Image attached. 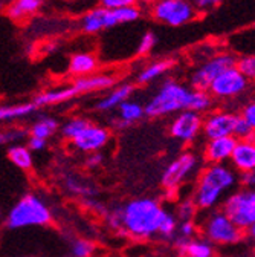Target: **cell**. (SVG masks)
<instances>
[{
  "label": "cell",
  "instance_id": "1",
  "mask_svg": "<svg viewBox=\"0 0 255 257\" xmlns=\"http://www.w3.org/2000/svg\"><path fill=\"white\" fill-rule=\"evenodd\" d=\"M237 184V173L232 167L226 164H209L200 172L191 201L200 210H212Z\"/></svg>",
  "mask_w": 255,
  "mask_h": 257
},
{
  "label": "cell",
  "instance_id": "2",
  "mask_svg": "<svg viewBox=\"0 0 255 257\" xmlns=\"http://www.w3.org/2000/svg\"><path fill=\"white\" fill-rule=\"evenodd\" d=\"M167 210L156 199H133L122 207V230L135 239L157 236Z\"/></svg>",
  "mask_w": 255,
  "mask_h": 257
},
{
  "label": "cell",
  "instance_id": "3",
  "mask_svg": "<svg viewBox=\"0 0 255 257\" xmlns=\"http://www.w3.org/2000/svg\"><path fill=\"white\" fill-rule=\"evenodd\" d=\"M191 89L176 81L174 78H167L151 100L144 106V113L151 118L167 116L188 110Z\"/></svg>",
  "mask_w": 255,
  "mask_h": 257
},
{
  "label": "cell",
  "instance_id": "4",
  "mask_svg": "<svg viewBox=\"0 0 255 257\" xmlns=\"http://www.w3.org/2000/svg\"><path fill=\"white\" fill-rule=\"evenodd\" d=\"M52 222V211L48 204L36 196L25 195L8 213L7 225L11 230H22L29 227H43Z\"/></svg>",
  "mask_w": 255,
  "mask_h": 257
},
{
  "label": "cell",
  "instance_id": "5",
  "mask_svg": "<svg viewBox=\"0 0 255 257\" xmlns=\"http://www.w3.org/2000/svg\"><path fill=\"white\" fill-rule=\"evenodd\" d=\"M141 17V8L138 5L125 7L119 10H106L103 7L93 8L81 19V29L86 34H98L104 29L115 28L118 25L132 23Z\"/></svg>",
  "mask_w": 255,
  "mask_h": 257
},
{
  "label": "cell",
  "instance_id": "6",
  "mask_svg": "<svg viewBox=\"0 0 255 257\" xmlns=\"http://www.w3.org/2000/svg\"><path fill=\"white\" fill-rule=\"evenodd\" d=\"M221 202H223L221 211L243 233L255 227V191L253 190L241 188L238 191L229 193Z\"/></svg>",
  "mask_w": 255,
  "mask_h": 257
},
{
  "label": "cell",
  "instance_id": "7",
  "mask_svg": "<svg viewBox=\"0 0 255 257\" xmlns=\"http://www.w3.org/2000/svg\"><path fill=\"white\" fill-rule=\"evenodd\" d=\"M150 13L156 22L173 28L188 25L199 16L189 0H156Z\"/></svg>",
  "mask_w": 255,
  "mask_h": 257
},
{
  "label": "cell",
  "instance_id": "8",
  "mask_svg": "<svg viewBox=\"0 0 255 257\" xmlns=\"http://www.w3.org/2000/svg\"><path fill=\"white\" fill-rule=\"evenodd\" d=\"M203 233L208 242L217 245H232L244 237V233L221 210L209 213L203 222Z\"/></svg>",
  "mask_w": 255,
  "mask_h": 257
},
{
  "label": "cell",
  "instance_id": "9",
  "mask_svg": "<svg viewBox=\"0 0 255 257\" xmlns=\"http://www.w3.org/2000/svg\"><path fill=\"white\" fill-rule=\"evenodd\" d=\"M197 169H199V159L194 153L185 152L179 155L174 161H171L167 166L161 179L162 187L167 191L174 193L179 187L183 185V182H186L196 173Z\"/></svg>",
  "mask_w": 255,
  "mask_h": 257
},
{
  "label": "cell",
  "instance_id": "10",
  "mask_svg": "<svg viewBox=\"0 0 255 257\" xmlns=\"http://www.w3.org/2000/svg\"><path fill=\"white\" fill-rule=\"evenodd\" d=\"M249 86H250V80H247L243 74H240L234 66L223 71L212 80L208 93L217 100H232L235 96L244 93L249 89Z\"/></svg>",
  "mask_w": 255,
  "mask_h": 257
},
{
  "label": "cell",
  "instance_id": "11",
  "mask_svg": "<svg viewBox=\"0 0 255 257\" xmlns=\"http://www.w3.org/2000/svg\"><path fill=\"white\" fill-rule=\"evenodd\" d=\"M235 55L229 54V52H221L217 54L211 58H208L200 68H197L194 71V74L191 75L189 83L191 87L196 89V90H205L208 92L209 84L212 83V80L221 74L223 71H226L229 68L235 66Z\"/></svg>",
  "mask_w": 255,
  "mask_h": 257
},
{
  "label": "cell",
  "instance_id": "12",
  "mask_svg": "<svg viewBox=\"0 0 255 257\" xmlns=\"http://www.w3.org/2000/svg\"><path fill=\"white\" fill-rule=\"evenodd\" d=\"M203 116L193 110H182L176 115L170 125V134L174 140L182 143H193L202 132Z\"/></svg>",
  "mask_w": 255,
  "mask_h": 257
},
{
  "label": "cell",
  "instance_id": "13",
  "mask_svg": "<svg viewBox=\"0 0 255 257\" xmlns=\"http://www.w3.org/2000/svg\"><path fill=\"white\" fill-rule=\"evenodd\" d=\"M235 113L217 110L209 113L203 118L202 132L208 140L221 138V137H232L234 124H235Z\"/></svg>",
  "mask_w": 255,
  "mask_h": 257
},
{
  "label": "cell",
  "instance_id": "14",
  "mask_svg": "<svg viewBox=\"0 0 255 257\" xmlns=\"http://www.w3.org/2000/svg\"><path fill=\"white\" fill-rule=\"evenodd\" d=\"M110 138V134L106 127L89 124L84 131L72 140L75 149L84 153H93L103 149Z\"/></svg>",
  "mask_w": 255,
  "mask_h": 257
},
{
  "label": "cell",
  "instance_id": "15",
  "mask_svg": "<svg viewBox=\"0 0 255 257\" xmlns=\"http://www.w3.org/2000/svg\"><path fill=\"white\" fill-rule=\"evenodd\" d=\"M237 140L234 137H221L208 140L205 150H203V159L208 164H226L231 153L234 150Z\"/></svg>",
  "mask_w": 255,
  "mask_h": 257
},
{
  "label": "cell",
  "instance_id": "16",
  "mask_svg": "<svg viewBox=\"0 0 255 257\" xmlns=\"http://www.w3.org/2000/svg\"><path fill=\"white\" fill-rule=\"evenodd\" d=\"M232 169L238 172H253L255 170V144L247 140H237L234 150L231 153Z\"/></svg>",
  "mask_w": 255,
  "mask_h": 257
},
{
  "label": "cell",
  "instance_id": "17",
  "mask_svg": "<svg viewBox=\"0 0 255 257\" xmlns=\"http://www.w3.org/2000/svg\"><path fill=\"white\" fill-rule=\"evenodd\" d=\"M116 78L109 75V74H90L84 77H78L72 86L74 92L77 95L80 93H89V92H98V90H106L115 86Z\"/></svg>",
  "mask_w": 255,
  "mask_h": 257
},
{
  "label": "cell",
  "instance_id": "18",
  "mask_svg": "<svg viewBox=\"0 0 255 257\" xmlns=\"http://www.w3.org/2000/svg\"><path fill=\"white\" fill-rule=\"evenodd\" d=\"M133 90H135V86L130 83L119 84V86L113 87L106 96H103V98L97 103V109L101 112H109V110L119 107V104H122L125 100L130 98Z\"/></svg>",
  "mask_w": 255,
  "mask_h": 257
},
{
  "label": "cell",
  "instance_id": "19",
  "mask_svg": "<svg viewBox=\"0 0 255 257\" xmlns=\"http://www.w3.org/2000/svg\"><path fill=\"white\" fill-rule=\"evenodd\" d=\"M176 248L183 257H212V245L208 240L176 237Z\"/></svg>",
  "mask_w": 255,
  "mask_h": 257
},
{
  "label": "cell",
  "instance_id": "20",
  "mask_svg": "<svg viewBox=\"0 0 255 257\" xmlns=\"http://www.w3.org/2000/svg\"><path fill=\"white\" fill-rule=\"evenodd\" d=\"M97 68L98 60L90 52H77L69 60V74L77 78L93 74Z\"/></svg>",
  "mask_w": 255,
  "mask_h": 257
},
{
  "label": "cell",
  "instance_id": "21",
  "mask_svg": "<svg viewBox=\"0 0 255 257\" xmlns=\"http://www.w3.org/2000/svg\"><path fill=\"white\" fill-rule=\"evenodd\" d=\"M74 96H77V93L74 92L72 86L58 87V89H51V90H45V92L39 93L34 98L33 104L36 107H46V106H52V104L66 103V101L72 100Z\"/></svg>",
  "mask_w": 255,
  "mask_h": 257
},
{
  "label": "cell",
  "instance_id": "22",
  "mask_svg": "<svg viewBox=\"0 0 255 257\" xmlns=\"http://www.w3.org/2000/svg\"><path fill=\"white\" fill-rule=\"evenodd\" d=\"M174 66V60H157L151 61L138 74V83L139 84H148L157 78H161L164 74H167Z\"/></svg>",
  "mask_w": 255,
  "mask_h": 257
},
{
  "label": "cell",
  "instance_id": "23",
  "mask_svg": "<svg viewBox=\"0 0 255 257\" xmlns=\"http://www.w3.org/2000/svg\"><path fill=\"white\" fill-rule=\"evenodd\" d=\"M43 5V0H14L11 7L8 8V16L16 20H25L26 17L39 13Z\"/></svg>",
  "mask_w": 255,
  "mask_h": 257
},
{
  "label": "cell",
  "instance_id": "24",
  "mask_svg": "<svg viewBox=\"0 0 255 257\" xmlns=\"http://www.w3.org/2000/svg\"><path fill=\"white\" fill-rule=\"evenodd\" d=\"M36 106L33 103H19V104H4L0 106V122L16 121L29 116L36 112Z\"/></svg>",
  "mask_w": 255,
  "mask_h": 257
},
{
  "label": "cell",
  "instance_id": "25",
  "mask_svg": "<svg viewBox=\"0 0 255 257\" xmlns=\"http://www.w3.org/2000/svg\"><path fill=\"white\" fill-rule=\"evenodd\" d=\"M58 131V121L51 116H42L39 118L29 128V137H36L42 140H49L55 132Z\"/></svg>",
  "mask_w": 255,
  "mask_h": 257
},
{
  "label": "cell",
  "instance_id": "26",
  "mask_svg": "<svg viewBox=\"0 0 255 257\" xmlns=\"http://www.w3.org/2000/svg\"><path fill=\"white\" fill-rule=\"evenodd\" d=\"M8 158L16 167L22 170H29L33 167V152L26 146L11 144V147L8 149Z\"/></svg>",
  "mask_w": 255,
  "mask_h": 257
},
{
  "label": "cell",
  "instance_id": "27",
  "mask_svg": "<svg viewBox=\"0 0 255 257\" xmlns=\"http://www.w3.org/2000/svg\"><path fill=\"white\" fill-rule=\"evenodd\" d=\"M119 119L125 121L127 124H133L139 119L144 118V106H141L136 101L132 100H125L122 104H119Z\"/></svg>",
  "mask_w": 255,
  "mask_h": 257
},
{
  "label": "cell",
  "instance_id": "28",
  "mask_svg": "<svg viewBox=\"0 0 255 257\" xmlns=\"http://www.w3.org/2000/svg\"><path fill=\"white\" fill-rule=\"evenodd\" d=\"M211 106H212V96L208 92L191 89L188 110H193V112H197V113H203V112L209 110Z\"/></svg>",
  "mask_w": 255,
  "mask_h": 257
},
{
  "label": "cell",
  "instance_id": "29",
  "mask_svg": "<svg viewBox=\"0 0 255 257\" xmlns=\"http://www.w3.org/2000/svg\"><path fill=\"white\" fill-rule=\"evenodd\" d=\"M90 124L89 119L86 118H81V116H75V118H71L65 125H63V135H65L68 140H74L75 137H78L84 128Z\"/></svg>",
  "mask_w": 255,
  "mask_h": 257
},
{
  "label": "cell",
  "instance_id": "30",
  "mask_svg": "<svg viewBox=\"0 0 255 257\" xmlns=\"http://www.w3.org/2000/svg\"><path fill=\"white\" fill-rule=\"evenodd\" d=\"M177 219L173 213L167 211L162 222H161V227H159V233L157 236H161L162 239H174L176 237V233H177Z\"/></svg>",
  "mask_w": 255,
  "mask_h": 257
},
{
  "label": "cell",
  "instance_id": "31",
  "mask_svg": "<svg viewBox=\"0 0 255 257\" xmlns=\"http://www.w3.org/2000/svg\"><path fill=\"white\" fill-rule=\"evenodd\" d=\"M253 135H255V127L249 125L240 115H237L235 116V124H234V131H232V137L235 140L253 141Z\"/></svg>",
  "mask_w": 255,
  "mask_h": 257
},
{
  "label": "cell",
  "instance_id": "32",
  "mask_svg": "<svg viewBox=\"0 0 255 257\" xmlns=\"http://www.w3.org/2000/svg\"><path fill=\"white\" fill-rule=\"evenodd\" d=\"M235 68L247 80H252L255 77V57L253 55H243V57L237 58Z\"/></svg>",
  "mask_w": 255,
  "mask_h": 257
},
{
  "label": "cell",
  "instance_id": "33",
  "mask_svg": "<svg viewBox=\"0 0 255 257\" xmlns=\"http://www.w3.org/2000/svg\"><path fill=\"white\" fill-rule=\"evenodd\" d=\"M66 187L75 193V195H80V196H93L95 193V188H92L89 184H86L84 181L78 179V178H68L66 179Z\"/></svg>",
  "mask_w": 255,
  "mask_h": 257
},
{
  "label": "cell",
  "instance_id": "34",
  "mask_svg": "<svg viewBox=\"0 0 255 257\" xmlns=\"http://www.w3.org/2000/svg\"><path fill=\"white\" fill-rule=\"evenodd\" d=\"M26 132L22 128H2L0 131V146H11L25 138Z\"/></svg>",
  "mask_w": 255,
  "mask_h": 257
},
{
  "label": "cell",
  "instance_id": "35",
  "mask_svg": "<svg viewBox=\"0 0 255 257\" xmlns=\"http://www.w3.org/2000/svg\"><path fill=\"white\" fill-rule=\"evenodd\" d=\"M71 251H72L74 257H90L95 251V245L90 240L78 239L72 243Z\"/></svg>",
  "mask_w": 255,
  "mask_h": 257
},
{
  "label": "cell",
  "instance_id": "36",
  "mask_svg": "<svg viewBox=\"0 0 255 257\" xmlns=\"http://www.w3.org/2000/svg\"><path fill=\"white\" fill-rule=\"evenodd\" d=\"M196 211H197V207L194 205L193 201H183L177 210H176V219H179L180 222L182 220H193V217L196 216Z\"/></svg>",
  "mask_w": 255,
  "mask_h": 257
},
{
  "label": "cell",
  "instance_id": "37",
  "mask_svg": "<svg viewBox=\"0 0 255 257\" xmlns=\"http://www.w3.org/2000/svg\"><path fill=\"white\" fill-rule=\"evenodd\" d=\"M154 45H156V36L153 34L151 31H147L145 34L141 37V42H139V45H138L136 54L141 55V57H142V55H148V54L153 51Z\"/></svg>",
  "mask_w": 255,
  "mask_h": 257
},
{
  "label": "cell",
  "instance_id": "38",
  "mask_svg": "<svg viewBox=\"0 0 255 257\" xmlns=\"http://www.w3.org/2000/svg\"><path fill=\"white\" fill-rule=\"evenodd\" d=\"M189 2L193 4V7L196 8L197 13L205 14V13L212 11L217 7H220L223 2H225V0H189Z\"/></svg>",
  "mask_w": 255,
  "mask_h": 257
},
{
  "label": "cell",
  "instance_id": "39",
  "mask_svg": "<svg viewBox=\"0 0 255 257\" xmlns=\"http://www.w3.org/2000/svg\"><path fill=\"white\" fill-rule=\"evenodd\" d=\"M132 5H136V0H100V7L106 10H119Z\"/></svg>",
  "mask_w": 255,
  "mask_h": 257
},
{
  "label": "cell",
  "instance_id": "40",
  "mask_svg": "<svg viewBox=\"0 0 255 257\" xmlns=\"http://www.w3.org/2000/svg\"><path fill=\"white\" fill-rule=\"evenodd\" d=\"M177 233H179L180 237L191 239V237H193V234L196 233V223L193 220H182L177 225Z\"/></svg>",
  "mask_w": 255,
  "mask_h": 257
},
{
  "label": "cell",
  "instance_id": "41",
  "mask_svg": "<svg viewBox=\"0 0 255 257\" xmlns=\"http://www.w3.org/2000/svg\"><path fill=\"white\" fill-rule=\"evenodd\" d=\"M109 225L113 230H122V208H115L107 216Z\"/></svg>",
  "mask_w": 255,
  "mask_h": 257
},
{
  "label": "cell",
  "instance_id": "42",
  "mask_svg": "<svg viewBox=\"0 0 255 257\" xmlns=\"http://www.w3.org/2000/svg\"><path fill=\"white\" fill-rule=\"evenodd\" d=\"M237 182L241 184L243 188L253 190V185H255V173L253 172H240V175H237Z\"/></svg>",
  "mask_w": 255,
  "mask_h": 257
},
{
  "label": "cell",
  "instance_id": "43",
  "mask_svg": "<svg viewBox=\"0 0 255 257\" xmlns=\"http://www.w3.org/2000/svg\"><path fill=\"white\" fill-rule=\"evenodd\" d=\"M240 116H241L249 125L255 127V104H253L252 101H249V103L243 107Z\"/></svg>",
  "mask_w": 255,
  "mask_h": 257
},
{
  "label": "cell",
  "instance_id": "44",
  "mask_svg": "<svg viewBox=\"0 0 255 257\" xmlns=\"http://www.w3.org/2000/svg\"><path fill=\"white\" fill-rule=\"evenodd\" d=\"M46 140H42V138H36V137H29V140H28V149L33 152V150H36V152H39V150H43L45 147H46Z\"/></svg>",
  "mask_w": 255,
  "mask_h": 257
},
{
  "label": "cell",
  "instance_id": "45",
  "mask_svg": "<svg viewBox=\"0 0 255 257\" xmlns=\"http://www.w3.org/2000/svg\"><path fill=\"white\" fill-rule=\"evenodd\" d=\"M101 161H103V155H100L98 152H93L87 159V167H90V169L98 167L101 164Z\"/></svg>",
  "mask_w": 255,
  "mask_h": 257
},
{
  "label": "cell",
  "instance_id": "46",
  "mask_svg": "<svg viewBox=\"0 0 255 257\" xmlns=\"http://www.w3.org/2000/svg\"><path fill=\"white\" fill-rule=\"evenodd\" d=\"M154 2H156V0H136V5L139 4V5H147V7L150 5L151 7Z\"/></svg>",
  "mask_w": 255,
  "mask_h": 257
},
{
  "label": "cell",
  "instance_id": "47",
  "mask_svg": "<svg viewBox=\"0 0 255 257\" xmlns=\"http://www.w3.org/2000/svg\"><path fill=\"white\" fill-rule=\"evenodd\" d=\"M2 10H4V2L0 0V11H2Z\"/></svg>",
  "mask_w": 255,
  "mask_h": 257
}]
</instances>
